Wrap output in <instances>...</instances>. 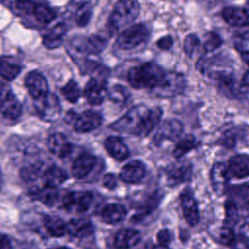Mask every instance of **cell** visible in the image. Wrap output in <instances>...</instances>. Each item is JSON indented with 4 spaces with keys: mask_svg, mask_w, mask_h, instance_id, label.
Returning <instances> with one entry per match:
<instances>
[{
    "mask_svg": "<svg viewBox=\"0 0 249 249\" xmlns=\"http://www.w3.org/2000/svg\"><path fill=\"white\" fill-rule=\"evenodd\" d=\"M57 249H70V248H68V247H65V246H63V247H59V248H57Z\"/></svg>",
    "mask_w": 249,
    "mask_h": 249,
    "instance_id": "obj_51",
    "label": "cell"
},
{
    "mask_svg": "<svg viewBox=\"0 0 249 249\" xmlns=\"http://www.w3.org/2000/svg\"><path fill=\"white\" fill-rule=\"evenodd\" d=\"M239 195H240L242 200L246 204H249V184L243 185L239 188Z\"/></svg>",
    "mask_w": 249,
    "mask_h": 249,
    "instance_id": "obj_46",
    "label": "cell"
},
{
    "mask_svg": "<svg viewBox=\"0 0 249 249\" xmlns=\"http://www.w3.org/2000/svg\"><path fill=\"white\" fill-rule=\"evenodd\" d=\"M35 108L39 116L48 122L54 121L60 114L61 108L55 94L48 93L46 96L35 100Z\"/></svg>",
    "mask_w": 249,
    "mask_h": 249,
    "instance_id": "obj_8",
    "label": "cell"
},
{
    "mask_svg": "<svg viewBox=\"0 0 249 249\" xmlns=\"http://www.w3.org/2000/svg\"><path fill=\"white\" fill-rule=\"evenodd\" d=\"M165 71L156 63L148 62L141 66H135L129 69L127 80L131 87L135 89L157 88L163 79Z\"/></svg>",
    "mask_w": 249,
    "mask_h": 249,
    "instance_id": "obj_2",
    "label": "cell"
},
{
    "mask_svg": "<svg viewBox=\"0 0 249 249\" xmlns=\"http://www.w3.org/2000/svg\"><path fill=\"white\" fill-rule=\"evenodd\" d=\"M239 239L242 244L249 247V223H245L240 227Z\"/></svg>",
    "mask_w": 249,
    "mask_h": 249,
    "instance_id": "obj_43",
    "label": "cell"
},
{
    "mask_svg": "<svg viewBox=\"0 0 249 249\" xmlns=\"http://www.w3.org/2000/svg\"><path fill=\"white\" fill-rule=\"evenodd\" d=\"M199 48V40L196 34H189L184 42V49L186 53L192 57Z\"/></svg>",
    "mask_w": 249,
    "mask_h": 249,
    "instance_id": "obj_40",
    "label": "cell"
},
{
    "mask_svg": "<svg viewBox=\"0 0 249 249\" xmlns=\"http://www.w3.org/2000/svg\"><path fill=\"white\" fill-rule=\"evenodd\" d=\"M92 16V4L85 2L81 4L75 13V21L77 25L83 27L89 23Z\"/></svg>",
    "mask_w": 249,
    "mask_h": 249,
    "instance_id": "obj_32",
    "label": "cell"
},
{
    "mask_svg": "<svg viewBox=\"0 0 249 249\" xmlns=\"http://www.w3.org/2000/svg\"><path fill=\"white\" fill-rule=\"evenodd\" d=\"M154 249H169V248H168L166 245H160V244H159V245L155 246Z\"/></svg>",
    "mask_w": 249,
    "mask_h": 249,
    "instance_id": "obj_49",
    "label": "cell"
},
{
    "mask_svg": "<svg viewBox=\"0 0 249 249\" xmlns=\"http://www.w3.org/2000/svg\"><path fill=\"white\" fill-rule=\"evenodd\" d=\"M14 11L20 17H27L33 14L35 2L31 0H16L13 4Z\"/></svg>",
    "mask_w": 249,
    "mask_h": 249,
    "instance_id": "obj_36",
    "label": "cell"
},
{
    "mask_svg": "<svg viewBox=\"0 0 249 249\" xmlns=\"http://www.w3.org/2000/svg\"><path fill=\"white\" fill-rule=\"evenodd\" d=\"M181 205H182L184 217H185L187 223L189 225L195 227L199 221L198 208H197V204H196L195 198L191 195L185 194L182 196Z\"/></svg>",
    "mask_w": 249,
    "mask_h": 249,
    "instance_id": "obj_23",
    "label": "cell"
},
{
    "mask_svg": "<svg viewBox=\"0 0 249 249\" xmlns=\"http://www.w3.org/2000/svg\"><path fill=\"white\" fill-rule=\"evenodd\" d=\"M93 232L92 223L86 218H75L66 223V233L75 238H85Z\"/></svg>",
    "mask_w": 249,
    "mask_h": 249,
    "instance_id": "obj_13",
    "label": "cell"
},
{
    "mask_svg": "<svg viewBox=\"0 0 249 249\" xmlns=\"http://www.w3.org/2000/svg\"><path fill=\"white\" fill-rule=\"evenodd\" d=\"M66 25L62 22L55 24L43 36V44L46 48L52 50L60 47L66 34Z\"/></svg>",
    "mask_w": 249,
    "mask_h": 249,
    "instance_id": "obj_20",
    "label": "cell"
},
{
    "mask_svg": "<svg viewBox=\"0 0 249 249\" xmlns=\"http://www.w3.org/2000/svg\"><path fill=\"white\" fill-rule=\"evenodd\" d=\"M2 186H3V175H2V172L0 169V189L2 188Z\"/></svg>",
    "mask_w": 249,
    "mask_h": 249,
    "instance_id": "obj_50",
    "label": "cell"
},
{
    "mask_svg": "<svg viewBox=\"0 0 249 249\" xmlns=\"http://www.w3.org/2000/svg\"><path fill=\"white\" fill-rule=\"evenodd\" d=\"M191 176V165L189 163H179L173 165L167 172L168 180L170 184H179Z\"/></svg>",
    "mask_w": 249,
    "mask_h": 249,
    "instance_id": "obj_29",
    "label": "cell"
},
{
    "mask_svg": "<svg viewBox=\"0 0 249 249\" xmlns=\"http://www.w3.org/2000/svg\"><path fill=\"white\" fill-rule=\"evenodd\" d=\"M186 81L182 74L177 72H165L160 85L152 89L156 96L172 97L183 92Z\"/></svg>",
    "mask_w": 249,
    "mask_h": 249,
    "instance_id": "obj_5",
    "label": "cell"
},
{
    "mask_svg": "<svg viewBox=\"0 0 249 249\" xmlns=\"http://www.w3.org/2000/svg\"><path fill=\"white\" fill-rule=\"evenodd\" d=\"M238 212L236 205L231 201L228 200L225 203V226L231 228L237 221Z\"/></svg>",
    "mask_w": 249,
    "mask_h": 249,
    "instance_id": "obj_38",
    "label": "cell"
},
{
    "mask_svg": "<svg viewBox=\"0 0 249 249\" xmlns=\"http://www.w3.org/2000/svg\"><path fill=\"white\" fill-rule=\"evenodd\" d=\"M96 159L90 154H83L79 156L72 164V175L76 179H83L88 176L93 169Z\"/></svg>",
    "mask_w": 249,
    "mask_h": 249,
    "instance_id": "obj_15",
    "label": "cell"
},
{
    "mask_svg": "<svg viewBox=\"0 0 249 249\" xmlns=\"http://www.w3.org/2000/svg\"><path fill=\"white\" fill-rule=\"evenodd\" d=\"M106 46V40L98 35L86 38V47L89 54H96L100 53Z\"/></svg>",
    "mask_w": 249,
    "mask_h": 249,
    "instance_id": "obj_35",
    "label": "cell"
},
{
    "mask_svg": "<svg viewBox=\"0 0 249 249\" xmlns=\"http://www.w3.org/2000/svg\"><path fill=\"white\" fill-rule=\"evenodd\" d=\"M0 249H12V242L10 238L3 233H0Z\"/></svg>",
    "mask_w": 249,
    "mask_h": 249,
    "instance_id": "obj_47",
    "label": "cell"
},
{
    "mask_svg": "<svg viewBox=\"0 0 249 249\" xmlns=\"http://www.w3.org/2000/svg\"><path fill=\"white\" fill-rule=\"evenodd\" d=\"M104 145L108 154L117 160H124L128 157V149L120 137L110 136L105 140Z\"/></svg>",
    "mask_w": 249,
    "mask_h": 249,
    "instance_id": "obj_22",
    "label": "cell"
},
{
    "mask_svg": "<svg viewBox=\"0 0 249 249\" xmlns=\"http://www.w3.org/2000/svg\"><path fill=\"white\" fill-rule=\"evenodd\" d=\"M32 16L38 22L42 24H48L55 18L56 14L54 10L51 8L48 4L39 2V3H35Z\"/></svg>",
    "mask_w": 249,
    "mask_h": 249,
    "instance_id": "obj_30",
    "label": "cell"
},
{
    "mask_svg": "<svg viewBox=\"0 0 249 249\" xmlns=\"http://www.w3.org/2000/svg\"><path fill=\"white\" fill-rule=\"evenodd\" d=\"M92 195L89 192L79 191V192H70L62 196L60 199V206L67 211H76V212H86L91 205Z\"/></svg>",
    "mask_w": 249,
    "mask_h": 249,
    "instance_id": "obj_6",
    "label": "cell"
},
{
    "mask_svg": "<svg viewBox=\"0 0 249 249\" xmlns=\"http://www.w3.org/2000/svg\"><path fill=\"white\" fill-rule=\"evenodd\" d=\"M210 180L213 191L218 196L224 195L229 184V171L227 166L222 162L215 163L210 172Z\"/></svg>",
    "mask_w": 249,
    "mask_h": 249,
    "instance_id": "obj_12",
    "label": "cell"
},
{
    "mask_svg": "<svg viewBox=\"0 0 249 249\" xmlns=\"http://www.w3.org/2000/svg\"><path fill=\"white\" fill-rule=\"evenodd\" d=\"M137 0H120L114 6L108 20V31L111 35L119 33L130 24L139 15Z\"/></svg>",
    "mask_w": 249,
    "mask_h": 249,
    "instance_id": "obj_3",
    "label": "cell"
},
{
    "mask_svg": "<svg viewBox=\"0 0 249 249\" xmlns=\"http://www.w3.org/2000/svg\"><path fill=\"white\" fill-rule=\"evenodd\" d=\"M157 238H158V241L160 245H166L167 246V244H169L170 241H171V233L167 229H163V230H160L158 232Z\"/></svg>",
    "mask_w": 249,
    "mask_h": 249,
    "instance_id": "obj_42",
    "label": "cell"
},
{
    "mask_svg": "<svg viewBox=\"0 0 249 249\" xmlns=\"http://www.w3.org/2000/svg\"><path fill=\"white\" fill-rule=\"evenodd\" d=\"M47 232L53 237H60L66 233V223L58 216L47 215L43 219Z\"/></svg>",
    "mask_w": 249,
    "mask_h": 249,
    "instance_id": "obj_27",
    "label": "cell"
},
{
    "mask_svg": "<svg viewBox=\"0 0 249 249\" xmlns=\"http://www.w3.org/2000/svg\"><path fill=\"white\" fill-rule=\"evenodd\" d=\"M196 146V139L194 138V136L187 135L177 143V145L175 146L174 151H173V156L177 159L181 158L182 156H184L185 154L190 152L192 149H194Z\"/></svg>",
    "mask_w": 249,
    "mask_h": 249,
    "instance_id": "obj_33",
    "label": "cell"
},
{
    "mask_svg": "<svg viewBox=\"0 0 249 249\" xmlns=\"http://www.w3.org/2000/svg\"><path fill=\"white\" fill-rule=\"evenodd\" d=\"M161 114L162 110L159 107L150 109L139 105L128 110L111 126L117 131L147 136L159 124Z\"/></svg>",
    "mask_w": 249,
    "mask_h": 249,
    "instance_id": "obj_1",
    "label": "cell"
},
{
    "mask_svg": "<svg viewBox=\"0 0 249 249\" xmlns=\"http://www.w3.org/2000/svg\"><path fill=\"white\" fill-rule=\"evenodd\" d=\"M43 170V163L41 162H32L27 165H24L21 167L19 171L20 178L24 182H33L37 180L40 176L43 177L44 174Z\"/></svg>",
    "mask_w": 249,
    "mask_h": 249,
    "instance_id": "obj_31",
    "label": "cell"
},
{
    "mask_svg": "<svg viewBox=\"0 0 249 249\" xmlns=\"http://www.w3.org/2000/svg\"><path fill=\"white\" fill-rule=\"evenodd\" d=\"M47 146L49 151L57 158L64 159L68 157L72 152V145L62 133L55 132L49 136L47 140Z\"/></svg>",
    "mask_w": 249,
    "mask_h": 249,
    "instance_id": "obj_11",
    "label": "cell"
},
{
    "mask_svg": "<svg viewBox=\"0 0 249 249\" xmlns=\"http://www.w3.org/2000/svg\"><path fill=\"white\" fill-rule=\"evenodd\" d=\"M117 180L113 174H106L103 177V185L108 189H113L116 187Z\"/></svg>",
    "mask_w": 249,
    "mask_h": 249,
    "instance_id": "obj_45",
    "label": "cell"
},
{
    "mask_svg": "<svg viewBox=\"0 0 249 249\" xmlns=\"http://www.w3.org/2000/svg\"><path fill=\"white\" fill-rule=\"evenodd\" d=\"M61 93L63 94V96L72 103H75L78 101V99L80 98L81 95V90H80V87L77 84V82H75L74 80H70L62 89H61Z\"/></svg>",
    "mask_w": 249,
    "mask_h": 249,
    "instance_id": "obj_34",
    "label": "cell"
},
{
    "mask_svg": "<svg viewBox=\"0 0 249 249\" xmlns=\"http://www.w3.org/2000/svg\"><path fill=\"white\" fill-rule=\"evenodd\" d=\"M24 85L29 94L35 99H40L49 93V87L44 75L38 71H30L24 79Z\"/></svg>",
    "mask_w": 249,
    "mask_h": 249,
    "instance_id": "obj_9",
    "label": "cell"
},
{
    "mask_svg": "<svg viewBox=\"0 0 249 249\" xmlns=\"http://www.w3.org/2000/svg\"><path fill=\"white\" fill-rule=\"evenodd\" d=\"M30 196H33L34 199H37L49 206L54 205L59 198L58 192L55 189H50L47 187L31 191Z\"/></svg>",
    "mask_w": 249,
    "mask_h": 249,
    "instance_id": "obj_28",
    "label": "cell"
},
{
    "mask_svg": "<svg viewBox=\"0 0 249 249\" xmlns=\"http://www.w3.org/2000/svg\"><path fill=\"white\" fill-rule=\"evenodd\" d=\"M173 44V40H172V37L167 35V36H164L162 38H160L158 43H157V46L161 49V50H168L169 48H171Z\"/></svg>",
    "mask_w": 249,
    "mask_h": 249,
    "instance_id": "obj_44",
    "label": "cell"
},
{
    "mask_svg": "<svg viewBox=\"0 0 249 249\" xmlns=\"http://www.w3.org/2000/svg\"><path fill=\"white\" fill-rule=\"evenodd\" d=\"M140 240L139 231L132 229H124L117 232L114 239V245L117 249H130Z\"/></svg>",
    "mask_w": 249,
    "mask_h": 249,
    "instance_id": "obj_19",
    "label": "cell"
},
{
    "mask_svg": "<svg viewBox=\"0 0 249 249\" xmlns=\"http://www.w3.org/2000/svg\"><path fill=\"white\" fill-rule=\"evenodd\" d=\"M0 113L4 118L13 121L18 119L22 113L20 102L7 86L0 89Z\"/></svg>",
    "mask_w": 249,
    "mask_h": 249,
    "instance_id": "obj_7",
    "label": "cell"
},
{
    "mask_svg": "<svg viewBox=\"0 0 249 249\" xmlns=\"http://www.w3.org/2000/svg\"><path fill=\"white\" fill-rule=\"evenodd\" d=\"M234 233L232 231V230L229 227L224 226L219 232V240L222 244L224 245H231L234 243Z\"/></svg>",
    "mask_w": 249,
    "mask_h": 249,
    "instance_id": "obj_41",
    "label": "cell"
},
{
    "mask_svg": "<svg viewBox=\"0 0 249 249\" xmlns=\"http://www.w3.org/2000/svg\"><path fill=\"white\" fill-rule=\"evenodd\" d=\"M182 129V124L177 120H166L160 125L156 134V140L161 141L164 139H174L180 135Z\"/></svg>",
    "mask_w": 249,
    "mask_h": 249,
    "instance_id": "obj_24",
    "label": "cell"
},
{
    "mask_svg": "<svg viewBox=\"0 0 249 249\" xmlns=\"http://www.w3.org/2000/svg\"><path fill=\"white\" fill-rule=\"evenodd\" d=\"M242 85H243L246 89H249V68H248V70L245 72V74H244V76H243Z\"/></svg>",
    "mask_w": 249,
    "mask_h": 249,
    "instance_id": "obj_48",
    "label": "cell"
},
{
    "mask_svg": "<svg viewBox=\"0 0 249 249\" xmlns=\"http://www.w3.org/2000/svg\"><path fill=\"white\" fill-rule=\"evenodd\" d=\"M21 70L20 65L15 58L10 56L0 57V77L6 81H13Z\"/></svg>",
    "mask_w": 249,
    "mask_h": 249,
    "instance_id": "obj_26",
    "label": "cell"
},
{
    "mask_svg": "<svg viewBox=\"0 0 249 249\" xmlns=\"http://www.w3.org/2000/svg\"><path fill=\"white\" fill-rule=\"evenodd\" d=\"M126 215L125 208L119 203H109L101 211L102 220L110 225H116L124 221Z\"/></svg>",
    "mask_w": 249,
    "mask_h": 249,
    "instance_id": "obj_21",
    "label": "cell"
},
{
    "mask_svg": "<svg viewBox=\"0 0 249 249\" xmlns=\"http://www.w3.org/2000/svg\"><path fill=\"white\" fill-rule=\"evenodd\" d=\"M229 170L236 178H245L249 176V156L236 155L230 159Z\"/></svg>",
    "mask_w": 249,
    "mask_h": 249,
    "instance_id": "obj_25",
    "label": "cell"
},
{
    "mask_svg": "<svg viewBox=\"0 0 249 249\" xmlns=\"http://www.w3.org/2000/svg\"><path fill=\"white\" fill-rule=\"evenodd\" d=\"M222 45L221 37L215 32H208L204 36L203 49L206 52H212Z\"/></svg>",
    "mask_w": 249,
    "mask_h": 249,
    "instance_id": "obj_39",
    "label": "cell"
},
{
    "mask_svg": "<svg viewBox=\"0 0 249 249\" xmlns=\"http://www.w3.org/2000/svg\"><path fill=\"white\" fill-rule=\"evenodd\" d=\"M108 96L115 103H124L128 98V91L124 86L115 85L109 89Z\"/></svg>",
    "mask_w": 249,
    "mask_h": 249,
    "instance_id": "obj_37",
    "label": "cell"
},
{
    "mask_svg": "<svg viewBox=\"0 0 249 249\" xmlns=\"http://www.w3.org/2000/svg\"><path fill=\"white\" fill-rule=\"evenodd\" d=\"M145 175V166L139 160H132L123 166L120 178L125 183H137Z\"/></svg>",
    "mask_w": 249,
    "mask_h": 249,
    "instance_id": "obj_17",
    "label": "cell"
},
{
    "mask_svg": "<svg viewBox=\"0 0 249 249\" xmlns=\"http://www.w3.org/2000/svg\"><path fill=\"white\" fill-rule=\"evenodd\" d=\"M68 179L67 173L56 165H51L48 167L43 174L44 187L50 189H56L62 185Z\"/></svg>",
    "mask_w": 249,
    "mask_h": 249,
    "instance_id": "obj_18",
    "label": "cell"
},
{
    "mask_svg": "<svg viewBox=\"0 0 249 249\" xmlns=\"http://www.w3.org/2000/svg\"><path fill=\"white\" fill-rule=\"evenodd\" d=\"M224 20L231 26L249 24V11L240 7H227L222 11Z\"/></svg>",
    "mask_w": 249,
    "mask_h": 249,
    "instance_id": "obj_16",
    "label": "cell"
},
{
    "mask_svg": "<svg viewBox=\"0 0 249 249\" xmlns=\"http://www.w3.org/2000/svg\"><path fill=\"white\" fill-rule=\"evenodd\" d=\"M102 116L98 112L88 110L78 115L74 119L73 124L77 132L86 133L99 127L102 124Z\"/></svg>",
    "mask_w": 249,
    "mask_h": 249,
    "instance_id": "obj_10",
    "label": "cell"
},
{
    "mask_svg": "<svg viewBox=\"0 0 249 249\" xmlns=\"http://www.w3.org/2000/svg\"><path fill=\"white\" fill-rule=\"evenodd\" d=\"M149 36V30L143 23L134 24L127 28H124L117 38V46L125 51L135 49L142 43H144Z\"/></svg>",
    "mask_w": 249,
    "mask_h": 249,
    "instance_id": "obj_4",
    "label": "cell"
},
{
    "mask_svg": "<svg viewBox=\"0 0 249 249\" xmlns=\"http://www.w3.org/2000/svg\"><path fill=\"white\" fill-rule=\"evenodd\" d=\"M106 94L104 82L98 78H91L85 87V95L89 103L98 105L103 102Z\"/></svg>",
    "mask_w": 249,
    "mask_h": 249,
    "instance_id": "obj_14",
    "label": "cell"
}]
</instances>
